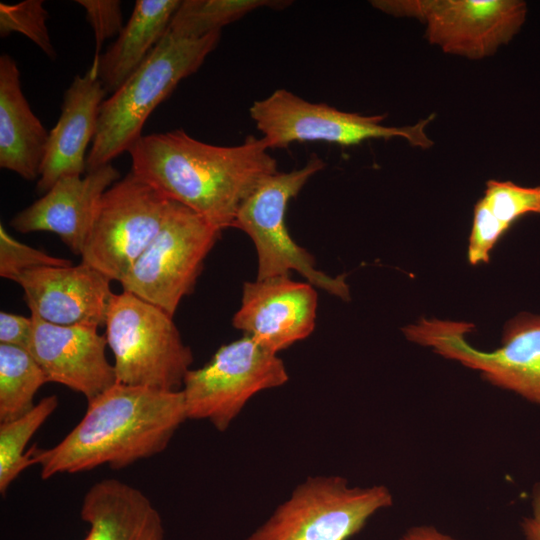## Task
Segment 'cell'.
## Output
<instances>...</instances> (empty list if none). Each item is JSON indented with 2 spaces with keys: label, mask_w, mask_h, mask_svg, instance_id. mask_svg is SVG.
<instances>
[{
  "label": "cell",
  "mask_w": 540,
  "mask_h": 540,
  "mask_svg": "<svg viewBox=\"0 0 540 540\" xmlns=\"http://www.w3.org/2000/svg\"><path fill=\"white\" fill-rule=\"evenodd\" d=\"M268 150L262 137L217 146L177 129L143 135L128 153L133 175L222 231L233 226L254 189L278 171Z\"/></svg>",
  "instance_id": "obj_1"
},
{
  "label": "cell",
  "mask_w": 540,
  "mask_h": 540,
  "mask_svg": "<svg viewBox=\"0 0 540 540\" xmlns=\"http://www.w3.org/2000/svg\"><path fill=\"white\" fill-rule=\"evenodd\" d=\"M182 390L115 383L88 402L80 422L55 446L31 448L41 478L125 468L164 451L186 420Z\"/></svg>",
  "instance_id": "obj_2"
},
{
  "label": "cell",
  "mask_w": 540,
  "mask_h": 540,
  "mask_svg": "<svg viewBox=\"0 0 540 540\" xmlns=\"http://www.w3.org/2000/svg\"><path fill=\"white\" fill-rule=\"evenodd\" d=\"M221 31L185 38L169 30L141 66L103 101L87 155V171L110 164L134 146L151 113L216 48Z\"/></svg>",
  "instance_id": "obj_3"
},
{
  "label": "cell",
  "mask_w": 540,
  "mask_h": 540,
  "mask_svg": "<svg viewBox=\"0 0 540 540\" xmlns=\"http://www.w3.org/2000/svg\"><path fill=\"white\" fill-rule=\"evenodd\" d=\"M117 383L178 391L193 362L173 317L122 291L112 296L105 323Z\"/></svg>",
  "instance_id": "obj_4"
},
{
  "label": "cell",
  "mask_w": 540,
  "mask_h": 540,
  "mask_svg": "<svg viewBox=\"0 0 540 540\" xmlns=\"http://www.w3.org/2000/svg\"><path fill=\"white\" fill-rule=\"evenodd\" d=\"M324 167L325 162L312 154L299 169L269 175L242 202L232 227L245 232L255 245L256 279L289 276L290 271H296L314 287L348 301L350 291L345 277H332L318 270L313 256L293 240L285 221L289 201Z\"/></svg>",
  "instance_id": "obj_5"
},
{
  "label": "cell",
  "mask_w": 540,
  "mask_h": 540,
  "mask_svg": "<svg viewBox=\"0 0 540 540\" xmlns=\"http://www.w3.org/2000/svg\"><path fill=\"white\" fill-rule=\"evenodd\" d=\"M473 324L420 318L402 328L405 337L444 358L476 370L491 384L540 405V315L522 312L504 326L502 345L483 351L470 345Z\"/></svg>",
  "instance_id": "obj_6"
},
{
  "label": "cell",
  "mask_w": 540,
  "mask_h": 540,
  "mask_svg": "<svg viewBox=\"0 0 540 540\" xmlns=\"http://www.w3.org/2000/svg\"><path fill=\"white\" fill-rule=\"evenodd\" d=\"M250 116L270 148H286L295 142H327L357 145L369 139L402 137L413 147L429 149L433 141L425 129L430 115L410 126H386L385 115H361L341 111L326 103H313L286 90L277 89L254 101Z\"/></svg>",
  "instance_id": "obj_7"
},
{
  "label": "cell",
  "mask_w": 540,
  "mask_h": 540,
  "mask_svg": "<svg viewBox=\"0 0 540 540\" xmlns=\"http://www.w3.org/2000/svg\"><path fill=\"white\" fill-rule=\"evenodd\" d=\"M220 233L203 216L172 201L159 232L120 281L123 291L173 317L192 293Z\"/></svg>",
  "instance_id": "obj_8"
},
{
  "label": "cell",
  "mask_w": 540,
  "mask_h": 540,
  "mask_svg": "<svg viewBox=\"0 0 540 540\" xmlns=\"http://www.w3.org/2000/svg\"><path fill=\"white\" fill-rule=\"evenodd\" d=\"M392 503L383 485L350 487L341 476L310 477L246 540H347Z\"/></svg>",
  "instance_id": "obj_9"
},
{
  "label": "cell",
  "mask_w": 540,
  "mask_h": 540,
  "mask_svg": "<svg viewBox=\"0 0 540 540\" xmlns=\"http://www.w3.org/2000/svg\"><path fill=\"white\" fill-rule=\"evenodd\" d=\"M288 379L278 354L244 334L221 346L208 363L187 372L181 389L187 418L206 419L223 432L255 394Z\"/></svg>",
  "instance_id": "obj_10"
},
{
  "label": "cell",
  "mask_w": 540,
  "mask_h": 540,
  "mask_svg": "<svg viewBox=\"0 0 540 540\" xmlns=\"http://www.w3.org/2000/svg\"><path fill=\"white\" fill-rule=\"evenodd\" d=\"M172 200L131 172L102 195L82 262L120 282L162 227Z\"/></svg>",
  "instance_id": "obj_11"
},
{
  "label": "cell",
  "mask_w": 540,
  "mask_h": 540,
  "mask_svg": "<svg viewBox=\"0 0 540 540\" xmlns=\"http://www.w3.org/2000/svg\"><path fill=\"white\" fill-rule=\"evenodd\" d=\"M378 10L411 17L426 26L425 37L445 53L472 60L494 54L523 25L527 5L520 0H375Z\"/></svg>",
  "instance_id": "obj_12"
},
{
  "label": "cell",
  "mask_w": 540,
  "mask_h": 540,
  "mask_svg": "<svg viewBox=\"0 0 540 540\" xmlns=\"http://www.w3.org/2000/svg\"><path fill=\"white\" fill-rule=\"evenodd\" d=\"M318 294L309 282L289 276L256 279L243 285L233 326L278 354L308 337L316 324Z\"/></svg>",
  "instance_id": "obj_13"
},
{
  "label": "cell",
  "mask_w": 540,
  "mask_h": 540,
  "mask_svg": "<svg viewBox=\"0 0 540 540\" xmlns=\"http://www.w3.org/2000/svg\"><path fill=\"white\" fill-rule=\"evenodd\" d=\"M32 318L26 350L39 364L48 382L68 387L91 401L116 382L113 364L106 357L107 340L98 328L61 326Z\"/></svg>",
  "instance_id": "obj_14"
},
{
  "label": "cell",
  "mask_w": 540,
  "mask_h": 540,
  "mask_svg": "<svg viewBox=\"0 0 540 540\" xmlns=\"http://www.w3.org/2000/svg\"><path fill=\"white\" fill-rule=\"evenodd\" d=\"M14 282L24 291L30 313L61 326L103 327L114 293L111 280L81 261L73 266H43L21 273Z\"/></svg>",
  "instance_id": "obj_15"
},
{
  "label": "cell",
  "mask_w": 540,
  "mask_h": 540,
  "mask_svg": "<svg viewBox=\"0 0 540 540\" xmlns=\"http://www.w3.org/2000/svg\"><path fill=\"white\" fill-rule=\"evenodd\" d=\"M119 171L110 163L86 174L57 180L42 197L18 212L10 226L20 233L52 232L73 254L81 255L97 205Z\"/></svg>",
  "instance_id": "obj_16"
},
{
  "label": "cell",
  "mask_w": 540,
  "mask_h": 540,
  "mask_svg": "<svg viewBox=\"0 0 540 540\" xmlns=\"http://www.w3.org/2000/svg\"><path fill=\"white\" fill-rule=\"evenodd\" d=\"M106 90L92 65L84 75H76L66 90L61 113L49 132L38 193L44 194L62 177L87 171L85 155L93 141Z\"/></svg>",
  "instance_id": "obj_17"
},
{
  "label": "cell",
  "mask_w": 540,
  "mask_h": 540,
  "mask_svg": "<svg viewBox=\"0 0 540 540\" xmlns=\"http://www.w3.org/2000/svg\"><path fill=\"white\" fill-rule=\"evenodd\" d=\"M84 540H166L162 517L138 488L115 478L94 483L85 493Z\"/></svg>",
  "instance_id": "obj_18"
},
{
  "label": "cell",
  "mask_w": 540,
  "mask_h": 540,
  "mask_svg": "<svg viewBox=\"0 0 540 540\" xmlns=\"http://www.w3.org/2000/svg\"><path fill=\"white\" fill-rule=\"evenodd\" d=\"M49 132L25 98L20 72L8 54L0 57V167L27 181L39 179Z\"/></svg>",
  "instance_id": "obj_19"
},
{
  "label": "cell",
  "mask_w": 540,
  "mask_h": 540,
  "mask_svg": "<svg viewBox=\"0 0 540 540\" xmlns=\"http://www.w3.org/2000/svg\"><path fill=\"white\" fill-rule=\"evenodd\" d=\"M179 0H137L132 14L109 49L93 60L107 93L115 92L163 38Z\"/></svg>",
  "instance_id": "obj_20"
},
{
  "label": "cell",
  "mask_w": 540,
  "mask_h": 540,
  "mask_svg": "<svg viewBox=\"0 0 540 540\" xmlns=\"http://www.w3.org/2000/svg\"><path fill=\"white\" fill-rule=\"evenodd\" d=\"M48 380L24 348L0 344V422L14 420L34 406V397Z\"/></svg>",
  "instance_id": "obj_21"
},
{
  "label": "cell",
  "mask_w": 540,
  "mask_h": 540,
  "mask_svg": "<svg viewBox=\"0 0 540 540\" xmlns=\"http://www.w3.org/2000/svg\"><path fill=\"white\" fill-rule=\"evenodd\" d=\"M289 1L185 0L175 11L168 30L180 37L200 38L261 7L284 8Z\"/></svg>",
  "instance_id": "obj_22"
},
{
  "label": "cell",
  "mask_w": 540,
  "mask_h": 540,
  "mask_svg": "<svg viewBox=\"0 0 540 540\" xmlns=\"http://www.w3.org/2000/svg\"><path fill=\"white\" fill-rule=\"evenodd\" d=\"M58 398L50 395L40 400L26 414L0 422V493L4 496L10 484L28 467L34 465L31 449L26 445L56 410Z\"/></svg>",
  "instance_id": "obj_23"
},
{
  "label": "cell",
  "mask_w": 540,
  "mask_h": 540,
  "mask_svg": "<svg viewBox=\"0 0 540 540\" xmlns=\"http://www.w3.org/2000/svg\"><path fill=\"white\" fill-rule=\"evenodd\" d=\"M48 13L42 0H26L17 4L0 3V35L7 37L18 32L34 42L48 57L56 51L47 29Z\"/></svg>",
  "instance_id": "obj_24"
},
{
  "label": "cell",
  "mask_w": 540,
  "mask_h": 540,
  "mask_svg": "<svg viewBox=\"0 0 540 540\" xmlns=\"http://www.w3.org/2000/svg\"><path fill=\"white\" fill-rule=\"evenodd\" d=\"M482 198L496 219L508 227L524 215L540 214V187L491 179Z\"/></svg>",
  "instance_id": "obj_25"
},
{
  "label": "cell",
  "mask_w": 540,
  "mask_h": 540,
  "mask_svg": "<svg viewBox=\"0 0 540 540\" xmlns=\"http://www.w3.org/2000/svg\"><path fill=\"white\" fill-rule=\"evenodd\" d=\"M71 260L50 255L12 237L0 225V276L14 281L21 273L43 266H70Z\"/></svg>",
  "instance_id": "obj_26"
},
{
  "label": "cell",
  "mask_w": 540,
  "mask_h": 540,
  "mask_svg": "<svg viewBox=\"0 0 540 540\" xmlns=\"http://www.w3.org/2000/svg\"><path fill=\"white\" fill-rule=\"evenodd\" d=\"M509 228L496 219L483 198H480L474 206L467 248L469 263L471 265L488 263L491 250Z\"/></svg>",
  "instance_id": "obj_27"
},
{
  "label": "cell",
  "mask_w": 540,
  "mask_h": 540,
  "mask_svg": "<svg viewBox=\"0 0 540 540\" xmlns=\"http://www.w3.org/2000/svg\"><path fill=\"white\" fill-rule=\"evenodd\" d=\"M86 12V18L91 25L96 43L94 59L101 53L103 42L120 33L123 26L121 2L118 0H77Z\"/></svg>",
  "instance_id": "obj_28"
},
{
  "label": "cell",
  "mask_w": 540,
  "mask_h": 540,
  "mask_svg": "<svg viewBox=\"0 0 540 540\" xmlns=\"http://www.w3.org/2000/svg\"><path fill=\"white\" fill-rule=\"evenodd\" d=\"M32 330V318L0 312V344L26 349Z\"/></svg>",
  "instance_id": "obj_29"
},
{
  "label": "cell",
  "mask_w": 540,
  "mask_h": 540,
  "mask_svg": "<svg viewBox=\"0 0 540 540\" xmlns=\"http://www.w3.org/2000/svg\"><path fill=\"white\" fill-rule=\"evenodd\" d=\"M526 540H540V485L533 491L532 514L522 522Z\"/></svg>",
  "instance_id": "obj_30"
},
{
  "label": "cell",
  "mask_w": 540,
  "mask_h": 540,
  "mask_svg": "<svg viewBox=\"0 0 540 540\" xmlns=\"http://www.w3.org/2000/svg\"><path fill=\"white\" fill-rule=\"evenodd\" d=\"M400 540H455L451 536L438 531L432 526H416L410 528Z\"/></svg>",
  "instance_id": "obj_31"
}]
</instances>
